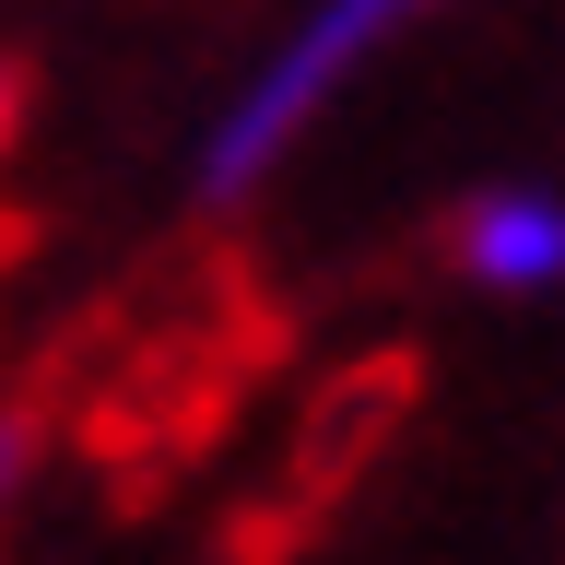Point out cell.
Here are the masks:
<instances>
[{
    "instance_id": "cell-3",
    "label": "cell",
    "mask_w": 565,
    "mask_h": 565,
    "mask_svg": "<svg viewBox=\"0 0 565 565\" xmlns=\"http://www.w3.org/2000/svg\"><path fill=\"white\" fill-rule=\"evenodd\" d=\"M24 471H35V424H24V413H0V494L24 483Z\"/></svg>"
},
{
    "instance_id": "cell-1",
    "label": "cell",
    "mask_w": 565,
    "mask_h": 565,
    "mask_svg": "<svg viewBox=\"0 0 565 565\" xmlns=\"http://www.w3.org/2000/svg\"><path fill=\"white\" fill-rule=\"evenodd\" d=\"M424 12H436V0H307V12L271 35V60L247 71L236 95L212 106V130L189 141V201H201V212L259 201V189L295 166V141H307L318 118L377 71V47L413 35Z\"/></svg>"
},
{
    "instance_id": "cell-2",
    "label": "cell",
    "mask_w": 565,
    "mask_h": 565,
    "mask_svg": "<svg viewBox=\"0 0 565 565\" xmlns=\"http://www.w3.org/2000/svg\"><path fill=\"white\" fill-rule=\"evenodd\" d=\"M448 247H459V271L483 282V295H554L565 282V189H542V177L471 189Z\"/></svg>"
}]
</instances>
